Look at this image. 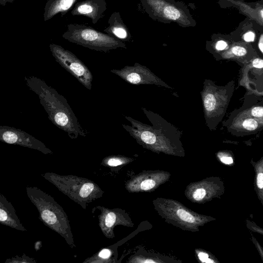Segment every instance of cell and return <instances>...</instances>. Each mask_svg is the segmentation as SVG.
<instances>
[{"mask_svg": "<svg viewBox=\"0 0 263 263\" xmlns=\"http://www.w3.org/2000/svg\"><path fill=\"white\" fill-rule=\"evenodd\" d=\"M25 80L29 88L38 96L49 119L54 125L66 132L72 139L79 136H86L85 130L63 96L36 77H26Z\"/></svg>", "mask_w": 263, "mask_h": 263, "instance_id": "cell-1", "label": "cell"}, {"mask_svg": "<svg viewBox=\"0 0 263 263\" xmlns=\"http://www.w3.org/2000/svg\"><path fill=\"white\" fill-rule=\"evenodd\" d=\"M152 125L144 124L130 117L125 116L131 125L122 124L123 128L143 147L157 149L167 144L180 142L181 133L157 113L142 107Z\"/></svg>", "mask_w": 263, "mask_h": 263, "instance_id": "cell-2", "label": "cell"}, {"mask_svg": "<svg viewBox=\"0 0 263 263\" xmlns=\"http://www.w3.org/2000/svg\"><path fill=\"white\" fill-rule=\"evenodd\" d=\"M26 192L37 209L42 222L62 236L73 248L74 245L69 221L61 206L50 195L37 187L27 186Z\"/></svg>", "mask_w": 263, "mask_h": 263, "instance_id": "cell-3", "label": "cell"}, {"mask_svg": "<svg viewBox=\"0 0 263 263\" xmlns=\"http://www.w3.org/2000/svg\"><path fill=\"white\" fill-rule=\"evenodd\" d=\"M235 82L217 85L205 79L201 91L205 124L211 131L215 130L225 116L235 90Z\"/></svg>", "mask_w": 263, "mask_h": 263, "instance_id": "cell-4", "label": "cell"}, {"mask_svg": "<svg viewBox=\"0 0 263 263\" xmlns=\"http://www.w3.org/2000/svg\"><path fill=\"white\" fill-rule=\"evenodd\" d=\"M59 191L86 209L87 203L102 196L104 192L93 181L73 175H60L54 173L42 175Z\"/></svg>", "mask_w": 263, "mask_h": 263, "instance_id": "cell-5", "label": "cell"}, {"mask_svg": "<svg viewBox=\"0 0 263 263\" xmlns=\"http://www.w3.org/2000/svg\"><path fill=\"white\" fill-rule=\"evenodd\" d=\"M62 37L70 42L104 52L117 48L126 49L124 42L84 24H69Z\"/></svg>", "mask_w": 263, "mask_h": 263, "instance_id": "cell-6", "label": "cell"}, {"mask_svg": "<svg viewBox=\"0 0 263 263\" xmlns=\"http://www.w3.org/2000/svg\"><path fill=\"white\" fill-rule=\"evenodd\" d=\"M154 20L164 23H176L182 27H194L196 22L184 4L175 0H140Z\"/></svg>", "mask_w": 263, "mask_h": 263, "instance_id": "cell-7", "label": "cell"}, {"mask_svg": "<svg viewBox=\"0 0 263 263\" xmlns=\"http://www.w3.org/2000/svg\"><path fill=\"white\" fill-rule=\"evenodd\" d=\"M55 61L85 87L92 88V74L86 65L71 51L55 44L49 45Z\"/></svg>", "mask_w": 263, "mask_h": 263, "instance_id": "cell-8", "label": "cell"}, {"mask_svg": "<svg viewBox=\"0 0 263 263\" xmlns=\"http://www.w3.org/2000/svg\"><path fill=\"white\" fill-rule=\"evenodd\" d=\"M110 71L132 85L151 84L173 89L147 67L138 63L133 66H125L121 69H111Z\"/></svg>", "mask_w": 263, "mask_h": 263, "instance_id": "cell-9", "label": "cell"}, {"mask_svg": "<svg viewBox=\"0 0 263 263\" xmlns=\"http://www.w3.org/2000/svg\"><path fill=\"white\" fill-rule=\"evenodd\" d=\"M228 131L236 136H243L258 133L263 128V120L234 110L223 123Z\"/></svg>", "mask_w": 263, "mask_h": 263, "instance_id": "cell-10", "label": "cell"}, {"mask_svg": "<svg viewBox=\"0 0 263 263\" xmlns=\"http://www.w3.org/2000/svg\"><path fill=\"white\" fill-rule=\"evenodd\" d=\"M0 141L37 150L44 154H52V151L41 141L20 129L0 125Z\"/></svg>", "mask_w": 263, "mask_h": 263, "instance_id": "cell-11", "label": "cell"}, {"mask_svg": "<svg viewBox=\"0 0 263 263\" xmlns=\"http://www.w3.org/2000/svg\"><path fill=\"white\" fill-rule=\"evenodd\" d=\"M263 60L258 55L242 66L239 84L248 91L262 95Z\"/></svg>", "mask_w": 263, "mask_h": 263, "instance_id": "cell-12", "label": "cell"}, {"mask_svg": "<svg viewBox=\"0 0 263 263\" xmlns=\"http://www.w3.org/2000/svg\"><path fill=\"white\" fill-rule=\"evenodd\" d=\"M101 211L99 215V226L103 234L108 238L115 237L114 229L115 226L122 225L133 227L134 223L128 214L120 209H109L98 206Z\"/></svg>", "mask_w": 263, "mask_h": 263, "instance_id": "cell-13", "label": "cell"}, {"mask_svg": "<svg viewBox=\"0 0 263 263\" xmlns=\"http://www.w3.org/2000/svg\"><path fill=\"white\" fill-rule=\"evenodd\" d=\"M257 53L250 43L233 40L229 47L215 57L236 61L241 66L257 56Z\"/></svg>", "mask_w": 263, "mask_h": 263, "instance_id": "cell-14", "label": "cell"}, {"mask_svg": "<svg viewBox=\"0 0 263 263\" xmlns=\"http://www.w3.org/2000/svg\"><path fill=\"white\" fill-rule=\"evenodd\" d=\"M105 0H84L77 2L71 10L73 16L89 18L96 24L104 16L107 9Z\"/></svg>", "mask_w": 263, "mask_h": 263, "instance_id": "cell-15", "label": "cell"}, {"mask_svg": "<svg viewBox=\"0 0 263 263\" xmlns=\"http://www.w3.org/2000/svg\"><path fill=\"white\" fill-rule=\"evenodd\" d=\"M221 8L234 7L239 12L247 16L249 20L253 21L257 25L262 27L263 24V4L262 1L256 3H246L243 1L234 0L218 1Z\"/></svg>", "mask_w": 263, "mask_h": 263, "instance_id": "cell-16", "label": "cell"}, {"mask_svg": "<svg viewBox=\"0 0 263 263\" xmlns=\"http://www.w3.org/2000/svg\"><path fill=\"white\" fill-rule=\"evenodd\" d=\"M0 223L12 229L26 231L12 204L0 193Z\"/></svg>", "mask_w": 263, "mask_h": 263, "instance_id": "cell-17", "label": "cell"}, {"mask_svg": "<svg viewBox=\"0 0 263 263\" xmlns=\"http://www.w3.org/2000/svg\"><path fill=\"white\" fill-rule=\"evenodd\" d=\"M108 24V26L103 30L105 33L123 42H132V36L119 12H114L110 15Z\"/></svg>", "mask_w": 263, "mask_h": 263, "instance_id": "cell-18", "label": "cell"}, {"mask_svg": "<svg viewBox=\"0 0 263 263\" xmlns=\"http://www.w3.org/2000/svg\"><path fill=\"white\" fill-rule=\"evenodd\" d=\"M78 0H48L45 7L44 19L47 21L58 13L64 16Z\"/></svg>", "mask_w": 263, "mask_h": 263, "instance_id": "cell-19", "label": "cell"}, {"mask_svg": "<svg viewBox=\"0 0 263 263\" xmlns=\"http://www.w3.org/2000/svg\"><path fill=\"white\" fill-rule=\"evenodd\" d=\"M212 40L206 44L207 49L211 52L215 57L219 53L227 50L233 41L231 37L224 36L218 35L212 36Z\"/></svg>", "mask_w": 263, "mask_h": 263, "instance_id": "cell-20", "label": "cell"}, {"mask_svg": "<svg viewBox=\"0 0 263 263\" xmlns=\"http://www.w3.org/2000/svg\"><path fill=\"white\" fill-rule=\"evenodd\" d=\"M117 255L111 248H105L100 250L97 254L87 259L84 262H116Z\"/></svg>", "mask_w": 263, "mask_h": 263, "instance_id": "cell-21", "label": "cell"}, {"mask_svg": "<svg viewBox=\"0 0 263 263\" xmlns=\"http://www.w3.org/2000/svg\"><path fill=\"white\" fill-rule=\"evenodd\" d=\"M133 161V159L121 155H112L104 158L102 161V165L111 167L124 165Z\"/></svg>", "mask_w": 263, "mask_h": 263, "instance_id": "cell-22", "label": "cell"}, {"mask_svg": "<svg viewBox=\"0 0 263 263\" xmlns=\"http://www.w3.org/2000/svg\"><path fill=\"white\" fill-rule=\"evenodd\" d=\"M252 24L246 25L242 23L241 40L239 41L248 43L253 42L256 40V34L255 30L252 28Z\"/></svg>", "mask_w": 263, "mask_h": 263, "instance_id": "cell-23", "label": "cell"}, {"mask_svg": "<svg viewBox=\"0 0 263 263\" xmlns=\"http://www.w3.org/2000/svg\"><path fill=\"white\" fill-rule=\"evenodd\" d=\"M36 261L34 258L27 256L25 254L16 255L11 258H8L5 263H35Z\"/></svg>", "mask_w": 263, "mask_h": 263, "instance_id": "cell-24", "label": "cell"}, {"mask_svg": "<svg viewBox=\"0 0 263 263\" xmlns=\"http://www.w3.org/2000/svg\"><path fill=\"white\" fill-rule=\"evenodd\" d=\"M177 214L179 217L183 221L190 223L195 221L194 217L189 213L183 209H179L177 211Z\"/></svg>", "mask_w": 263, "mask_h": 263, "instance_id": "cell-25", "label": "cell"}, {"mask_svg": "<svg viewBox=\"0 0 263 263\" xmlns=\"http://www.w3.org/2000/svg\"><path fill=\"white\" fill-rule=\"evenodd\" d=\"M205 195V191L203 189H197L193 194L194 198L196 200L202 199Z\"/></svg>", "mask_w": 263, "mask_h": 263, "instance_id": "cell-26", "label": "cell"}, {"mask_svg": "<svg viewBox=\"0 0 263 263\" xmlns=\"http://www.w3.org/2000/svg\"><path fill=\"white\" fill-rule=\"evenodd\" d=\"M198 257L201 261L202 262H213V261L211 260L209 258H208V255L204 253H200L198 254Z\"/></svg>", "mask_w": 263, "mask_h": 263, "instance_id": "cell-27", "label": "cell"}, {"mask_svg": "<svg viewBox=\"0 0 263 263\" xmlns=\"http://www.w3.org/2000/svg\"><path fill=\"white\" fill-rule=\"evenodd\" d=\"M257 184L259 188L262 189V187H263V174L262 173H259L257 175Z\"/></svg>", "mask_w": 263, "mask_h": 263, "instance_id": "cell-28", "label": "cell"}, {"mask_svg": "<svg viewBox=\"0 0 263 263\" xmlns=\"http://www.w3.org/2000/svg\"><path fill=\"white\" fill-rule=\"evenodd\" d=\"M258 47L261 54L263 53V34L261 32L258 42Z\"/></svg>", "mask_w": 263, "mask_h": 263, "instance_id": "cell-29", "label": "cell"}, {"mask_svg": "<svg viewBox=\"0 0 263 263\" xmlns=\"http://www.w3.org/2000/svg\"><path fill=\"white\" fill-rule=\"evenodd\" d=\"M221 161L223 163L227 164H230L233 163V159L231 157H223L221 158Z\"/></svg>", "mask_w": 263, "mask_h": 263, "instance_id": "cell-30", "label": "cell"}, {"mask_svg": "<svg viewBox=\"0 0 263 263\" xmlns=\"http://www.w3.org/2000/svg\"><path fill=\"white\" fill-rule=\"evenodd\" d=\"M15 0H0V4L2 5H5V4L8 2V3H12Z\"/></svg>", "mask_w": 263, "mask_h": 263, "instance_id": "cell-31", "label": "cell"}, {"mask_svg": "<svg viewBox=\"0 0 263 263\" xmlns=\"http://www.w3.org/2000/svg\"><path fill=\"white\" fill-rule=\"evenodd\" d=\"M218 1H220V0H218ZM234 1H244L245 0H234Z\"/></svg>", "mask_w": 263, "mask_h": 263, "instance_id": "cell-32", "label": "cell"}]
</instances>
